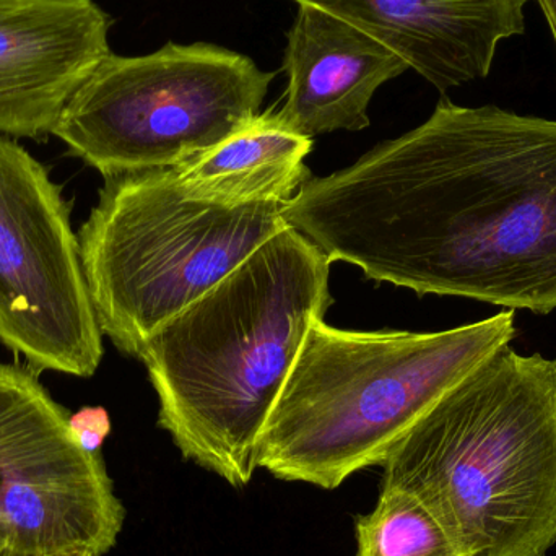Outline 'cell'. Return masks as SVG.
Segmentation results:
<instances>
[{"label":"cell","instance_id":"cell-6","mask_svg":"<svg viewBox=\"0 0 556 556\" xmlns=\"http://www.w3.org/2000/svg\"><path fill=\"white\" fill-rule=\"evenodd\" d=\"M276 74L220 46L168 42L110 54L65 104L52 136L104 178L178 168L260 114Z\"/></svg>","mask_w":556,"mask_h":556},{"label":"cell","instance_id":"cell-9","mask_svg":"<svg viewBox=\"0 0 556 556\" xmlns=\"http://www.w3.org/2000/svg\"><path fill=\"white\" fill-rule=\"evenodd\" d=\"M94 0H0V134L45 140L72 94L110 54Z\"/></svg>","mask_w":556,"mask_h":556},{"label":"cell","instance_id":"cell-8","mask_svg":"<svg viewBox=\"0 0 556 556\" xmlns=\"http://www.w3.org/2000/svg\"><path fill=\"white\" fill-rule=\"evenodd\" d=\"M36 369L0 362V542L15 556H104L124 506Z\"/></svg>","mask_w":556,"mask_h":556},{"label":"cell","instance_id":"cell-14","mask_svg":"<svg viewBox=\"0 0 556 556\" xmlns=\"http://www.w3.org/2000/svg\"><path fill=\"white\" fill-rule=\"evenodd\" d=\"M68 427L85 451L100 454L111 431L110 415L103 407H84L68 417Z\"/></svg>","mask_w":556,"mask_h":556},{"label":"cell","instance_id":"cell-3","mask_svg":"<svg viewBox=\"0 0 556 556\" xmlns=\"http://www.w3.org/2000/svg\"><path fill=\"white\" fill-rule=\"evenodd\" d=\"M382 485L410 493L460 556L556 545V359L511 345L451 388L395 444Z\"/></svg>","mask_w":556,"mask_h":556},{"label":"cell","instance_id":"cell-11","mask_svg":"<svg viewBox=\"0 0 556 556\" xmlns=\"http://www.w3.org/2000/svg\"><path fill=\"white\" fill-rule=\"evenodd\" d=\"M388 46L352 23L313 5H298L288 31V84L278 119L313 139L336 130L366 129L369 103L386 81L408 71Z\"/></svg>","mask_w":556,"mask_h":556},{"label":"cell","instance_id":"cell-13","mask_svg":"<svg viewBox=\"0 0 556 556\" xmlns=\"http://www.w3.org/2000/svg\"><path fill=\"white\" fill-rule=\"evenodd\" d=\"M355 556H460L434 516L410 493L381 486L355 525Z\"/></svg>","mask_w":556,"mask_h":556},{"label":"cell","instance_id":"cell-4","mask_svg":"<svg viewBox=\"0 0 556 556\" xmlns=\"http://www.w3.org/2000/svg\"><path fill=\"white\" fill-rule=\"evenodd\" d=\"M516 311L438 330H307L257 444V467L336 490L382 466L408 430L477 366L511 345Z\"/></svg>","mask_w":556,"mask_h":556},{"label":"cell","instance_id":"cell-7","mask_svg":"<svg viewBox=\"0 0 556 556\" xmlns=\"http://www.w3.org/2000/svg\"><path fill=\"white\" fill-rule=\"evenodd\" d=\"M0 343L36 371L94 375L103 332L71 224L48 168L0 134Z\"/></svg>","mask_w":556,"mask_h":556},{"label":"cell","instance_id":"cell-15","mask_svg":"<svg viewBox=\"0 0 556 556\" xmlns=\"http://www.w3.org/2000/svg\"><path fill=\"white\" fill-rule=\"evenodd\" d=\"M538 3L541 5L545 20H547L556 48V0H538Z\"/></svg>","mask_w":556,"mask_h":556},{"label":"cell","instance_id":"cell-16","mask_svg":"<svg viewBox=\"0 0 556 556\" xmlns=\"http://www.w3.org/2000/svg\"><path fill=\"white\" fill-rule=\"evenodd\" d=\"M0 556H12L9 551H7L5 545L0 542Z\"/></svg>","mask_w":556,"mask_h":556},{"label":"cell","instance_id":"cell-12","mask_svg":"<svg viewBox=\"0 0 556 556\" xmlns=\"http://www.w3.org/2000/svg\"><path fill=\"white\" fill-rule=\"evenodd\" d=\"M313 139L285 126L269 110L191 162L172 168L182 194L222 207L283 202L311 178L304 159Z\"/></svg>","mask_w":556,"mask_h":556},{"label":"cell","instance_id":"cell-2","mask_svg":"<svg viewBox=\"0 0 556 556\" xmlns=\"http://www.w3.org/2000/svg\"><path fill=\"white\" fill-rule=\"evenodd\" d=\"M330 261L287 228L156 330L139 359L159 425L186 460L243 489L307 330L333 298Z\"/></svg>","mask_w":556,"mask_h":556},{"label":"cell","instance_id":"cell-17","mask_svg":"<svg viewBox=\"0 0 556 556\" xmlns=\"http://www.w3.org/2000/svg\"><path fill=\"white\" fill-rule=\"evenodd\" d=\"M15 556V555H12ZM67 556H90V555H67Z\"/></svg>","mask_w":556,"mask_h":556},{"label":"cell","instance_id":"cell-1","mask_svg":"<svg viewBox=\"0 0 556 556\" xmlns=\"http://www.w3.org/2000/svg\"><path fill=\"white\" fill-rule=\"evenodd\" d=\"M290 227L418 296L556 309V119L443 98L410 132L311 178Z\"/></svg>","mask_w":556,"mask_h":556},{"label":"cell","instance_id":"cell-10","mask_svg":"<svg viewBox=\"0 0 556 556\" xmlns=\"http://www.w3.org/2000/svg\"><path fill=\"white\" fill-rule=\"evenodd\" d=\"M352 23L440 91L489 77L496 49L526 29L529 0H294Z\"/></svg>","mask_w":556,"mask_h":556},{"label":"cell","instance_id":"cell-5","mask_svg":"<svg viewBox=\"0 0 556 556\" xmlns=\"http://www.w3.org/2000/svg\"><path fill=\"white\" fill-rule=\"evenodd\" d=\"M78 231L101 332L139 358L147 340L288 227L283 202L222 207L186 198L172 168L104 178Z\"/></svg>","mask_w":556,"mask_h":556}]
</instances>
